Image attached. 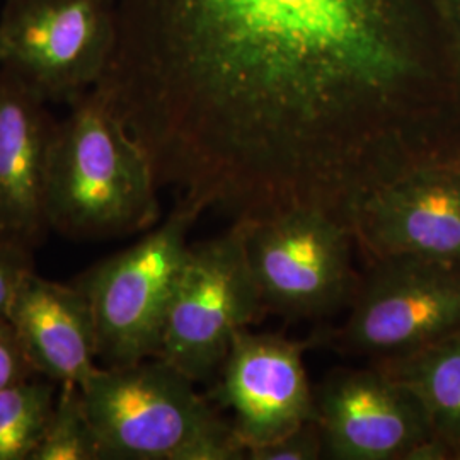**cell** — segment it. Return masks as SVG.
I'll return each mask as SVG.
<instances>
[{
    "instance_id": "obj_1",
    "label": "cell",
    "mask_w": 460,
    "mask_h": 460,
    "mask_svg": "<svg viewBox=\"0 0 460 460\" xmlns=\"http://www.w3.org/2000/svg\"><path fill=\"white\" fill-rule=\"evenodd\" d=\"M159 188L234 222L460 161V43L440 0H118L94 87Z\"/></svg>"
},
{
    "instance_id": "obj_2",
    "label": "cell",
    "mask_w": 460,
    "mask_h": 460,
    "mask_svg": "<svg viewBox=\"0 0 460 460\" xmlns=\"http://www.w3.org/2000/svg\"><path fill=\"white\" fill-rule=\"evenodd\" d=\"M159 184L147 154L98 89L58 119L47 176L49 229L104 241L152 229Z\"/></svg>"
},
{
    "instance_id": "obj_3",
    "label": "cell",
    "mask_w": 460,
    "mask_h": 460,
    "mask_svg": "<svg viewBox=\"0 0 460 460\" xmlns=\"http://www.w3.org/2000/svg\"><path fill=\"white\" fill-rule=\"evenodd\" d=\"M101 460H239L246 447L195 382L154 357L81 385Z\"/></svg>"
},
{
    "instance_id": "obj_4",
    "label": "cell",
    "mask_w": 460,
    "mask_h": 460,
    "mask_svg": "<svg viewBox=\"0 0 460 460\" xmlns=\"http://www.w3.org/2000/svg\"><path fill=\"white\" fill-rule=\"evenodd\" d=\"M201 214L178 199L161 226L74 281L89 300L104 367L157 357L165 313L190 247L188 234Z\"/></svg>"
},
{
    "instance_id": "obj_5",
    "label": "cell",
    "mask_w": 460,
    "mask_h": 460,
    "mask_svg": "<svg viewBox=\"0 0 460 460\" xmlns=\"http://www.w3.org/2000/svg\"><path fill=\"white\" fill-rule=\"evenodd\" d=\"M237 224L266 314L324 319L349 309L362 277L353 268V232L341 220L298 207Z\"/></svg>"
},
{
    "instance_id": "obj_6",
    "label": "cell",
    "mask_w": 460,
    "mask_h": 460,
    "mask_svg": "<svg viewBox=\"0 0 460 460\" xmlns=\"http://www.w3.org/2000/svg\"><path fill=\"white\" fill-rule=\"evenodd\" d=\"M264 309L247 261L243 227L190 244L165 313L157 358L186 377H217L241 331Z\"/></svg>"
},
{
    "instance_id": "obj_7",
    "label": "cell",
    "mask_w": 460,
    "mask_h": 460,
    "mask_svg": "<svg viewBox=\"0 0 460 460\" xmlns=\"http://www.w3.org/2000/svg\"><path fill=\"white\" fill-rule=\"evenodd\" d=\"M368 264L345 323L321 332V345L372 362L460 332L459 263L391 256Z\"/></svg>"
},
{
    "instance_id": "obj_8",
    "label": "cell",
    "mask_w": 460,
    "mask_h": 460,
    "mask_svg": "<svg viewBox=\"0 0 460 460\" xmlns=\"http://www.w3.org/2000/svg\"><path fill=\"white\" fill-rule=\"evenodd\" d=\"M118 0H4L0 68L47 102L93 91L111 62Z\"/></svg>"
},
{
    "instance_id": "obj_9",
    "label": "cell",
    "mask_w": 460,
    "mask_h": 460,
    "mask_svg": "<svg viewBox=\"0 0 460 460\" xmlns=\"http://www.w3.org/2000/svg\"><path fill=\"white\" fill-rule=\"evenodd\" d=\"M314 397L328 459H450L418 395L372 363L331 372Z\"/></svg>"
},
{
    "instance_id": "obj_10",
    "label": "cell",
    "mask_w": 460,
    "mask_h": 460,
    "mask_svg": "<svg viewBox=\"0 0 460 460\" xmlns=\"http://www.w3.org/2000/svg\"><path fill=\"white\" fill-rule=\"evenodd\" d=\"M349 229L367 263L418 256L460 264V161L423 165L378 188Z\"/></svg>"
},
{
    "instance_id": "obj_11",
    "label": "cell",
    "mask_w": 460,
    "mask_h": 460,
    "mask_svg": "<svg viewBox=\"0 0 460 460\" xmlns=\"http://www.w3.org/2000/svg\"><path fill=\"white\" fill-rule=\"evenodd\" d=\"M307 345L247 329L234 340L215 377L212 397L234 412L232 427L246 450L317 420L314 387L304 367Z\"/></svg>"
},
{
    "instance_id": "obj_12",
    "label": "cell",
    "mask_w": 460,
    "mask_h": 460,
    "mask_svg": "<svg viewBox=\"0 0 460 460\" xmlns=\"http://www.w3.org/2000/svg\"><path fill=\"white\" fill-rule=\"evenodd\" d=\"M0 68V239L34 249L47 234V176L58 119Z\"/></svg>"
},
{
    "instance_id": "obj_13",
    "label": "cell",
    "mask_w": 460,
    "mask_h": 460,
    "mask_svg": "<svg viewBox=\"0 0 460 460\" xmlns=\"http://www.w3.org/2000/svg\"><path fill=\"white\" fill-rule=\"evenodd\" d=\"M36 376L55 384H77L98 372V336L87 296L77 285L30 273L7 313Z\"/></svg>"
},
{
    "instance_id": "obj_14",
    "label": "cell",
    "mask_w": 460,
    "mask_h": 460,
    "mask_svg": "<svg viewBox=\"0 0 460 460\" xmlns=\"http://www.w3.org/2000/svg\"><path fill=\"white\" fill-rule=\"evenodd\" d=\"M411 389L425 406L435 438L450 459L460 454V332L401 357L372 360Z\"/></svg>"
},
{
    "instance_id": "obj_15",
    "label": "cell",
    "mask_w": 460,
    "mask_h": 460,
    "mask_svg": "<svg viewBox=\"0 0 460 460\" xmlns=\"http://www.w3.org/2000/svg\"><path fill=\"white\" fill-rule=\"evenodd\" d=\"M57 397L49 378H26L0 389V460H30Z\"/></svg>"
},
{
    "instance_id": "obj_16",
    "label": "cell",
    "mask_w": 460,
    "mask_h": 460,
    "mask_svg": "<svg viewBox=\"0 0 460 460\" xmlns=\"http://www.w3.org/2000/svg\"><path fill=\"white\" fill-rule=\"evenodd\" d=\"M30 460H101L81 385H60L43 437Z\"/></svg>"
},
{
    "instance_id": "obj_17",
    "label": "cell",
    "mask_w": 460,
    "mask_h": 460,
    "mask_svg": "<svg viewBox=\"0 0 460 460\" xmlns=\"http://www.w3.org/2000/svg\"><path fill=\"white\" fill-rule=\"evenodd\" d=\"M324 457V440L317 420L279 437L268 444L254 445L246 450L251 460H315Z\"/></svg>"
},
{
    "instance_id": "obj_18",
    "label": "cell",
    "mask_w": 460,
    "mask_h": 460,
    "mask_svg": "<svg viewBox=\"0 0 460 460\" xmlns=\"http://www.w3.org/2000/svg\"><path fill=\"white\" fill-rule=\"evenodd\" d=\"M33 271V249L0 239V321L7 319L19 285Z\"/></svg>"
},
{
    "instance_id": "obj_19",
    "label": "cell",
    "mask_w": 460,
    "mask_h": 460,
    "mask_svg": "<svg viewBox=\"0 0 460 460\" xmlns=\"http://www.w3.org/2000/svg\"><path fill=\"white\" fill-rule=\"evenodd\" d=\"M34 376L36 374L17 341L14 329L9 324L7 319H2L0 321V389Z\"/></svg>"
},
{
    "instance_id": "obj_20",
    "label": "cell",
    "mask_w": 460,
    "mask_h": 460,
    "mask_svg": "<svg viewBox=\"0 0 460 460\" xmlns=\"http://www.w3.org/2000/svg\"><path fill=\"white\" fill-rule=\"evenodd\" d=\"M440 2L444 7L445 17L460 43V0H440Z\"/></svg>"
},
{
    "instance_id": "obj_21",
    "label": "cell",
    "mask_w": 460,
    "mask_h": 460,
    "mask_svg": "<svg viewBox=\"0 0 460 460\" xmlns=\"http://www.w3.org/2000/svg\"><path fill=\"white\" fill-rule=\"evenodd\" d=\"M457 460H460V454H459V456H457Z\"/></svg>"
}]
</instances>
